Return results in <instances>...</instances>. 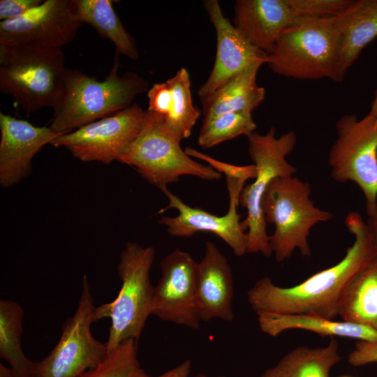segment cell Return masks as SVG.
<instances>
[{"instance_id": "1", "label": "cell", "mask_w": 377, "mask_h": 377, "mask_svg": "<svg viewBox=\"0 0 377 377\" xmlns=\"http://www.w3.org/2000/svg\"><path fill=\"white\" fill-rule=\"evenodd\" d=\"M345 224L355 240L340 261L291 287L276 286L269 276L260 279L247 293L252 309L256 313L304 314L332 320L338 316L345 287L377 256L369 226L361 215L350 212Z\"/></svg>"}, {"instance_id": "2", "label": "cell", "mask_w": 377, "mask_h": 377, "mask_svg": "<svg viewBox=\"0 0 377 377\" xmlns=\"http://www.w3.org/2000/svg\"><path fill=\"white\" fill-rule=\"evenodd\" d=\"M119 66L116 53L103 80L66 68L50 126L60 134L70 133L128 108L137 96L148 91L147 80L131 71L120 75Z\"/></svg>"}, {"instance_id": "3", "label": "cell", "mask_w": 377, "mask_h": 377, "mask_svg": "<svg viewBox=\"0 0 377 377\" xmlns=\"http://www.w3.org/2000/svg\"><path fill=\"white\" fill-rule=\"evenodd\" d=\"M155 256L154 247H144L135 242H127L120 253L117 265L120 290L112 301L95 307L93 316L94 322L110 320L108 353L126 339L138 342L151 315L154 287L150 270Z\"/></svg>"}, {"instance_id": "4", "label": "cell", "mask_w": 377, "mask_h": 377, "mask_svg": "<svg viewBox=\"0 0 377 377\" xmlns=\"http://www.w3.org/2000/svg\"><path fill=\"white\" fill-rule=\"evenodd\" d=\"M66 68L61 48L0 45V91L28 113L54 105Z\"/></svg>"}, {"instance_id": "5", "label": "cell", "mask_w": 377, "mask_h": 377, "mask_svg": "<svg viewBox=\"0 0 377 377\" xmlns=\"http://www.w3.org/2000/svg\"><path fill=\"white\" fill-rule=\"evenodd\" d=\"M310 194V184L294 175L274 178L265 192L262 209L266 223L275 226L269 239L278 263L289 259L295 249L310 256V229L333 218L331 212L314 205Z\"/></svg>"}, {"instance_id": "6", "label": "cell", "mask_w": 377, "mask_h": 377, "mask_svg": "<svg viewBox=\"0 0 377 377\" xmlns=\"http://www.w3.org/2000/svg\"><path fill=\"white\" fill-rule=\"evenodd\" d=\"M247 138L249 154L256 171L254 182L245 185L239 196V205L247 210L246 217L242 221L244 230H248L247 253H261L269 257L272 251L262 200L274 178L293 176L297 172V168L287 161L297 144V136L288 131L276 138L275 128L272 127L265 134L254 131Z\"/></svg>"}, {"instance_id": "7", "label": "cell", "mask_w": 377, "mask_h": 377, "mask_svg": "<svg viewBox=\"0 0 377 377\" xmlns=\"http://www.w3.org/2000/svg\"><path fill=\"white\" fill-rule=\"evenodd\" d=\"M334 18L295 17L267 57L270 70L294 79H332L336 50Z\"/></svg>"}, {"instance_id": "8", "label": "cell", "mask_w": 377, "mask_h": 377, "mask_svg": "<svg viewBox=\"0 0 377 377\" xmlns=\"http://www.w3.org/2000/svg\"><path fill=\"white\" fill-rule=\"evenodd\" d=\"M180 142L160 120L146 110L142 126L118 161L135 168L141 177L160 190L178 182L182 175L216 180L221 174L212 167L193 160L180 147Z\"/></svg>"}, {"instance_id": "9", "label": "cell", "mask_w": 377, "mask_h": 377, "mask_svg": "<svg viewBox=\"0 0 377 377\" xmlns=\"http://www.w3.org/2000/svg\"><path fill=\"white\" fill-rule=\"evenodd\" d=\"M337 138L329 151L331 177L356 184L363 193L369 216L377 213V117L342 115L336 123Z\"/></svg>"}, {"instance_id": "10", "label": "cell", "mask_w": 377, "mask_h": 377, "mask_svg": "<svg viewBox=\"0 0 377 377\" xmlns=\"http://www.w3.org/2000/svg\"><path fill=\"white\" fill-rule=\"evenodd\" d=\"M94 309L87 276L84 275L77 309L64 323L54 348L36 362L34 377H80L105 359L106 342L98 341L91 331Z\"/></svg>"}, {"instance_id": "11", "label": "cell", "mask_w": 377, "mask_h": 377, "mask_svg": "<svg viewBox=\"0 0 377 377\" xmlns=\"http://www.w3.org/2000/svg\"><path fill=\"white\" fill-rule=\"evenodd\" d=\"M145 114L146 110L133 103L112 115L62 134L50 145L66 148L81 161L109 164L117 161L134 141Z\"/></svg>"}, {"instance_id": "12", "label": "cell", "mask_w": 377, "mask_h": 377, "mask_svg": "<svg viewBox=\"0 0 377 377\" xmlns=\"http://www.w3.org/2000/svg\"><path fill=\"white\" fill-rule=\"evenodd\" d=\"M161 276L154 287L151 315L196 330L200 318L197 305L198 263L188 252L175 249L160 263Z\"/></svg>"}, {"instance_id": "13", "label": "cell", "mask_w": 377, "mask_h": 377, "mask_svg": "<svg viewBox=\"0 0 377 377\" xmlns=\"http://www.w3.org/2000/svg\"><path fill=\"white\" fill-rule=\"evenodd\" d=\"M75 0H45L16 19L0 22V45L61 48L82 26Z\"/></svg>"}, {"instance_id": "14", "label": "cell", "mask_w": 377, "mask_h": 377, "mask_svg": "<svg viewBox=\"0 0 377 377\" xmlns=\"http://www.w3.org/2000/svg\"><path fill=\"white\" fill-rule=\"evenodd\" d=\"M162 192L168 199V204L158 213L169 209H175L179 212L176 216H162L158 221L159 223L166 226L170 235L189 237L200 232H210L223 239L236 256H242L247 253V233L240 221L242 215L237 211L239 198H229L228 212L223 216H217L186 205L168 188Z\"/></svg>"}, {"instance_id": "15", "label": "cell", "mask_w": 377, "mask_h": 377, "mask_svg": "<svg viewBox=\"0 0 377 377\" xmlns=\"http://www.w3.org/2000/svg\"><path fill=\"white\" fill-rule=\"evenodd\" d=\"M204 7L216 34V52L212 70L198 95L201 101L229 79L258 62L266 64L267 54L251 45L226 17L217 0H206Z\"/></svg>"}, {"instance_id": "16", "label": "cell", "mask_w": 377, "mask_h": 377, "mask_svg": "<svg viewBox=\"0 0 377 377\" xmlns=\"http://www.w3.org/2000/svg\"><path fill=\"white\" fill-rule=\"evenodd\" d=\"M0 185L4 188L27 177L34 156L62 135L50 126H36L3 112H0Z\"/></svg>"}, {"instance_id": "17", "label": "cell", "mask_w": 377, "mask_h": 377, "mask_svg": "<svg viewBox=\"0 0 377 377\" xmlns=\"http://www.w3.org/2000/svg\"><path fill=\"white\" fill-rule=\"evenodd\" d=\"M336 36L332 80L341 82L363 49L377 37V0H351L334 18Z\"/></svg>"}, {"instance_id": "18", "label": "cell", "mask_w": 377, "mask_h": 377, "mask_svg": "<svg viewBox=\"0 0 377 377\" xmlns=\"http://www.w3.org/2000/svg\"><path fill=\"white\" fill-rule=\"evenodd\" d=\"M147 96L149 113L179 141L190 137L201 112L193 104L190 75L186 68H180L165 82L154 84Z\"/></svg>"}, {"instance_id": "19", "label": "cell", "mask_w": 377, "mask_h": 377, "mask_svg": "<svg viewBox=\"0 0 377 377\" xmlns=\"http://www.w3.org/2000/svg\"><path fill=\"white\" fill-rule=\"evenodd\" d=\"M233 295L229 262L212 242L207 241L204 256L198 263L197 305L200 320L232 321L235 318Z\"/></svg>"}, {"instance_id": "20", "label": "cell", "mask_w": 377, "mask_h": 377, "mask_svg": "<svg viewBox=\"0 0 377 377\" xmlns=\"http://www.w3.org/2000/svg\"><path fill=\"white\" fill-rule=\"evenodd\" d=\"M295 17L288 0H237L233 25L251 45L268 55Z\"/></svg>"}, {"instance_id": "21", "label": "cell", "mask_w": 377, "mask_h": 377, "mask_svg": "<svg viewBox=\"0 0 377 377\" xmlns=\"http://www.w3.org/2000/svg\"><path fill=\"white\" fill-rule=\"evenodd\" d=\"M256 314L260 330L272 337L288 330H303L322 337H341L357 341L377 342V332L363 325L304 314Z\"/></svg>"}, {"instance_id": "22", "label": "cell", "mask_w": 377, "mask_h": 377, "mask_svg": "<svg viewBox=\"0 0 377 377\" xmlns=\"http://www.w3.org/2000/svg\"><path fill=\"white\" fill-rule=\"evenodd\" d=\"M263 62H258L236 74L211 96L202 101L203 121L232 112H251L265 98V90L256 81Z\"/></svg>"}, {"instance_id": "23", "label": "cell", "mask_w": 377, "mask_h": 377, "mask_svg": "<svg viewBox=\"0 0 377 377\" xmlns=\"http://www.w3.org/2000/svg\"><path fill=\"white\" fill-rule=\"evenodd\" d=\"M343 321L367 326L377 332V256L345 287L338 306Z\"/></svg>"}, {"instance_id": "24", "label": "cell", "mask_w": 377, "mask_h": 377, "mask_svg": "<svg viewBox=\"0 0 377 377\" xmlns=\"http://www.w3.org/2000/svg\"><path fill=\"white\" fill-rule=\"evenodd\" d=\"M340 360L339 343L332 337L325 346L295 348L260 377H330L332 367Z\"/></svg>"}, {"instance_id": "25", "label": "cell", "mask_w": 377, "mask_h": 377, "mask_svg": "<svg viewBox=\"0 0 377 377\" xmlns=\"http://www.w3.org/2000/svg\"><path fill=\"white\" fill-rule=\"evenodd\" d=\"M83 22L94 27L103 38L115 46L116 53L137 60L139 52L133 36L114 11L111 0H75Z\"/></svg>"}, {"instance_id": "26", "label": "cell", "mask_w": 377, "mask_h": 377, "mask_svg": "<svg viewBox=\"0 0 377 377\" xmlns=\"http://www.w3.org/2000/svg\"><path fill=\"white\" fill-rule=\"evenodd\" d=\"M24 310L17 302L0 300V357L10 366L12 377H34L36 362L24 354L21 337Z\"/></svg>"}, {"instance_id": "27", "label": "cell", "mask_w": 377, "mask_h": 377, "mask_svg": "<svg viewBox=\"0 0 377 377\" xmlns=\"http://www.w3.org/2000/svg\"><path fill=\"white\" fill-rule=\"evenodd\" d=\"M256 128L251 112L223 113L202 121L198 142L202 148H211L239 135L247 137Z\"/></svg>"}, {"instance_id": "28", "label": "cell", "mask_w": 377, "mask_h": 377, "mask_svg": "<svg viewBox=\"0 0 377 377\" xmlns=\"http://www.w3.org/2000/svg\"><path fill=\"white\" fill-rule=\"evenodd\" d=\"M137 345L132 339L122 341L98 365L80 377H135L141 369Z\"/></svg>"}, {"instance_id": "29", "label": "cell", "mask_w": 377, "mask_h": 377, "mask_svg": "<svg viewBox=\"0 0 377 377\" xmlns=\"http://www.w3.org/2000/svg\"><path fill=\"white\" fill-rule=\"evenodd\" d=\"M190 157L205 161L214 170L223 174L226 177V186L229 196H240V193L249 179H255L256 167L254 164L249 165H235L223 161L199 151L190 147L184 149Z\"/></svg>"}, {"instance_id": "30", "label": "cell", "mask_w": 377, "mask_h": 377, "mask_svg": "<svg viewBox=\"0 0 377 377\" xmlns=\"http://www.w3.org/2000/svg\"><path fill=\"white\" fill-rule=\"evenodd\" d=\"M296 17L330 18L337 16L351 0H288Z\"/></svg>"}, {"instance_id": "31", "label": "cell", "mask_w": 377, "mask_h": 377, "mask_svg": "<svg viewBox=\"0 0 377 377\" xmlns=\"http://www.w3.org/2000/svg\"><path fill=\"white\" fill-rule=\"evenodd\" d=\"M348 362L353 367L377 362V342L357 341L348 354Z\"/></svg>"}, {"instance_id": "32", "label": "cell", "mask_w": 377, "mask_h": 377, "mask_svg": "<svg viewBox=\"0 0 377 377\" xmlns=\"http://www.w3.org/2000/svg\"><path fill=\"white\" fill-rule=\"evenodd\" d=\"M43 2L42 0H1L0 20L20 17Z\"/></svg>"}, {"instance_id": "33", "label": "cell", "mask_w": 377, "mask_h": 377, "mask_svg": "<svg viewBox=\"0 0 377 377\" xmlns=\"http://www.w3.org/2000/svg\"><path fill=\"white\" fill-rule=\"evenodd\" d=\"M191 363L187 360L175 367L167 371L166 372L155 377H189ZM135 377H153L148 375L142 368L137 373Z\"/></svg>"}, {"instance_id": "34", "label": "cell", "mask_w": 377, "mask_h": 377, "mask_svg": "<svg viewBox=\"0 0 377 377\" xmlns=\"http://www.w3.org/2000/svg\"><path fill=\"white\" fill-rule=\"evenodd\" d=\"M367 223L369 226L374 243L377 249V213L371 216H369Z\"/></svg>"}, {"instance_id": "35", "label": "cell", "mask_w": 377, "mask_h": 377, "mask_svg": "<svg viewBox=\"0 0 377 377\" xmlns=\"http://www.w3.org/2000/svg\"><path fill=\"white\" fill-rule=\"evenodd\" d=\"M369 112L377 117V89L375 91L374 97L371 102L370 111Z\"/></svg>"}, {"instance_id": "36", "label": "cell", "mask_w": 377, "mask_h": 377, "mask_svg": "<svg viewBox=\"0 0 377 377\" xmlns=\"http://www.w3.org/2000/svg\"><path fill=\"white\" fill-rule=\"evenodd\" d=\"M0 377H12L10 368H7L2 363L0 364Z\"/></svg>"}, {"instance_id": "37", "label": "cell", "mask_w": 377, "mask_h": 377, "mask_svg": "<svg viewBox=\"0 0 377 377\" xmlns=\"http://www.w3.org/2000/svg\"><path fill=\"white\" fill-rule=\"evenodd\" d=\"M189 377H226L225 376H209L207 375H205L204 374H198L195 376H190Z\"/></svg>"}, {"instance_id": "38", "label": "cell", "mask_w": 377, "mask_h": 377, "mask_svg": "<svg viewBox=\"0 0 377 377\" xmlns=\"http://www.w3.org/2000/svg\"><path fill=\"white\" fill-rule=\"evenodd\" d=\"M341 377H350V376H341Z\"/></svg>"}]
</instances>
